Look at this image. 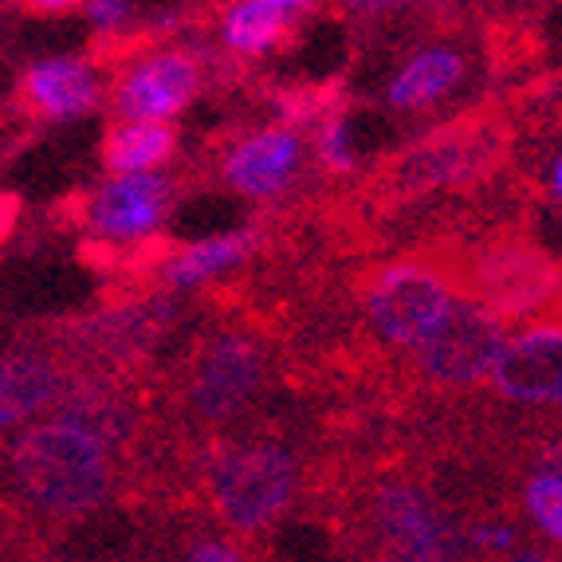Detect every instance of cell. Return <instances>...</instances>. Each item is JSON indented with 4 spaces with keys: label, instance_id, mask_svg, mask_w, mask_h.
Here are the masks:
<instances>
[{
    "label": "cell",
    "instance_id": "6da1fadb",
    "mask_svg": "<svg viewBox=\"0 0 562 562\" xmlns=\"http://www.w3.org/2000/svg\"><path fill=\"white\" fill-rule=\"evenodd\" d=\"M111 445L87 425L40 422L20 432L12 445V480L32 507L47 516H83L103 504L111 492Z\"/></svg>",
    "mask_w": 562,
    "mask_h": 562
},
{
    "label": "cell",
    "instance_id": "7a4b0ae2",
    "mask_svg": "<svg viewBox=\"0 0 562 562\" xmlns=\"http://www.w3.org/2000/svg\"><path fill=\"white\" fill-rule=\"evenodd\" d=\"M300 464L288 445L252 441L225 452L213 472V504L236 535H260L295 499Z\"/></svg>",
    "mask_w": 562,
    "mask_h": 562
},
{
    "label": "cell",
    "instance_id": "3957f363",
    "mask_svg": "<svg viewBox=\"0 0 562 562\" xmlns=\"http://www.w3.org/2000/svg\"><path fill=\"white\" fill-rule=\"evenodd\" d=\"M457 291L429 263H394L366 288V319L390 347L413 350L449 319Z\"/></svg>",
    "mask_w": 562,
    "mask_h": 562
},
{
    "label": "cell",
    "instance_id": "277c9868",
    "mask_svg": "<svg viewBox=\"0 0 562 562\" xmlns=\"http://www.w3.org/2000/svg\"><path fill=\"white\" fill-rule=\"evenodd\" d=\"M507 342V327L499 311L484 303L457 300L449 319L432 330L425 342H417V374L432 385H476L492 374V362Z\"/></svg>",
    "mask_w": 562,
    "mask_h": 562
},
{
    "label": "cell",
    "instance_id": "5b68a950",
    "mask_svg": "<svg viewBox=\"0 0 562 562\" xmlns=\"http://www.w3.org/2000/svg\"><path fill=\"white\" fill-rule=\"evenodd\" d=\"M263 385V350L252 335H221L198 358L189 402L201 422H233Z\"/></svg>",
    "mask_w": 562,
    "mask_h": 562
},
{
    "label": "cell",
    "instance_id": "8992f818",
    "mask_svg": "<svg viewBox=\"0 0 562 562\" xmlns=\"http://www.w3.org/2000/svg\"><path fill=\"white\" fill-rule=\"evenodd\" d=\"M173 186L161 173H114L106 186H99L87 198V225L99 240L134 244L158 233L166 221Z\"/></svg>",
    "mask_w": 562,
    "mask_h": 562
},
{
    "label": "cell",
    "instance_id": "52a82bcc",
    "mask_svg": "<svg viewBox=\"0 0 562 562\" xmlns=\"http://www.w3.org/2000/svg\"><path fill=\"white\" fill-rule=\"evenodd\" d=\"M487 382L507 402L562 409V327H535L507 338Z\"/></svg>",
    "mask_w": 562,
    "mask_h": 562
},
{
    "label": "cell",
    "instance_id": "ba28073f",
    "mask_svg": "<svg viewBox=\"0 0 562 562\" xmlns=\"http://www.w3.org/2000/svg\"><path fill=\"white\" fill-rule=\"evenodd\" d=\"M201 91V64L189 52H158L134 64L114 87L119 119H178Z\"/></svg>",
    "mask_w": 562,
    "mask_h": 562
},
{
    "label": "cell",
    "instance_id": "9c48e42d",
    "mask_svg": "<svg viewBox=\"0 0 562 562\" xmlns=\"http://www.w3.org/2000/svg\"><path fill=\"white\" fill-rule=\"evenodd\" d=\"M374 524L382 543L405 559H452V554H460V547H452L449 524L422 487H382L374 499Z\"/></svg>",
    "mask_w": 562,
    "mask_h": 562
},
{
    "label": "cell",
    "instance_id": "30bf717a",
    "mask_svg": "<svg viewBox=\"0 0 562 562\" xmlns=\"http://www.w3.org/2000/svg\"><path fill=\"white\" fill-rule=\"evenodd\" d=\"M225 181L244 198L268 201L295 186L303 169V138L291 126H268L236 142L225 158Z\"/></svg>",
    "mask_w": 562,
    "mask_h": 562
},
{
    "label": "cell",
    "instance_id": "8fae6325",
    "mask_svg": "<svg viewBox=\"0 0 562 562\" xmlns=\"http://www.w3.org/2000/svg\"><path fill=\"white\" fill-rule=\"evenodd\" d=\"M16 103L29 119L71 122L99 106V79L94 67L79 56H52L32 64L16 87Z\"/></svg>",
    "mask_w": 562,
    "mask_h": 562
},
{
    "label": "cell",
    "instance_id": "7c38bea8",
    "mask_svg": "<svg viewBox=\"0 0 562 562\" xmlns=\"http://www.w3.org/2000/svg\"><path fill=\"white\" fill-rule=\"evenodd\" d=\"M469 76V64L457 47H425L413 59H405V67L390 79L385 87V103L397 114H417L437 106L441 99H449Z\"/></svg>",
    "mask_w": 562,
    "mask_h": 562
},
{
    "label": "cell",
    "instance_id": "4fadbf2b",
    "mask_svg": "<svg viewBox=\"0 0 562 562\" xmlns=\"http://www.w3.org/2000/svg\"><path fill=\"white\" fill-rule=\"evenodd\" d=\"M64 394V374L47 358L12 355L0 358V429L32 422Z\"/></svg>",
    "mask_w": 562,
    "mask_h": 562
},
{
    "label": "cell",
    "instance_id": "5bb4252c",
    "mask_svg": "<svg viewBox=\"0 0 562 562\" xmlns=\"http://www.w3.org/2000/svg\"><path fill=\"white\" fill-rule=\"evenodd\" d=\"M99 154L111 173H146L178 154V131L166 119H119Z\"/></svg>",
    "mask_w": 562,
    "mask_h": 562
},
{
    "label": "cell",
    "instance_id": "9a60e30c",
    "mask_svg": "<svg viewBox=\"0 0 562 562\" xmlns=\"http://www.w3.org/2000/svg\"><path fill=\"white\" fill-rule=\"evenodd\" d=\"M252 248H256V233H248V228L186 244V248H178V252L161 263V280H166V288H178V291L201 288V283L240 268L252 256Z\"/></svg>",
    "mask_w": 562,
    "mask_h": 562
},
{
    "label": "cell",
    "instance_id": "2e32d148",
    "mask_svg": "<svg viewBox=\"0 0 562 562\" xmlns=\"http://www.w3.org/2000/svg\"><path fill=\"white\" fill-rule=\"evenodd\" d=\"M221 36L236 56H263L288 36V9H280L272 0H236L225 12Z\"/></svg>",
    "mask_w": 562,
    "mask_h": 562
},
{
    "label": "cell",
    "instance_id": "e0dca14e",
    "mask_svg": "<svg viewBox=\"0 0 562 562\" xmlns=\"http://www.w3.org/2000/svg\"><path fill=\"white\" fill-rule=\"evenodd\" d=\"M524 512L539 535L562 547V472L543 469L535 472L524 487Z\"/></svg>",
    "mask_w": 562,
    "mask_h": 562
},
{
    "label": "cell",
    "instance_id": "ac0fdd59",
    "mask_svg": "<svg viewBox=\"0 0 562 562\" xmlns=\"http://www.w3.org/2000/svg\"><path fill=\"white\" fill-rule=\"evenodd\" d=\"M319 158L330 173H350L358 166V150H355V134H350L347 119H330L323 122L319 131Z\"/></svg>",
    "mask_w": 562,
    "mask_h": 562
},
{
    "label": "cell",
    "instance_id": "d6986e66",
    "mask_svg": "<svg viewBox=\"0 0 562 562\" xmlns=\"http://www.w3.org/2000/svg\"><path fill=\"white\" fill-rule=\"evenodd\" d=\"M87 16H91L94 32L114 36V32L131 20V4H126V0H87Z\"/></svg>",
    "mask_w": 562,
    "mask_h": 562
},
{
    "label": "cell",
    "instance_id": "ffe728a7",
    "mask_svg": "<svg viewBox=\"0 0 562 562\" xmlns=\"http://www.w3.org/2000/svg\"><path fill=\"white\" fill-rule=\"evenodd\" d=\"M472 543L476 551H492V554H516V531L504 524H484L472 531Z\"/></svg>",
    "mask_w": 562,
    "mask_h": 562
},
{
    "label": "cell",
    "instance_id": "44dd1931",
    "mask_svg": "<svg viewBox=\"0 0 562 562\" xmlns=\"http://www.w3.org/2000/svg\"><path fill=\"white\" fill-rule=\"evenodd\" d=\"M189 559H198V562H233L240 559V551L228 543H221V539H205V543H193L189 547Z\"/></svg>",
    "mask_w": 562,
    "mask_h": 562
},
{
    "label": "cell",
    "instance_id": "7402d4cb",
    "mask_svg": "<svg viewBox=\"0 0 562 562\" xmlns=\"http://www.w3.org/2000/svg\"><path fill=\"white\" fill-rule=\"evenodd\" d=\"M402 4H409V0H338V9H347L350 16H385Z\"/></svg>",
    "mask_w": 562,
    "mask_h": 562
},
{
    "label": "cell",
    "instance_id": "603a6c76",
    "mask_svg": "<svg viewBox=\"0 0 562 562\" xmlns=\"http://www.w3.org/2000/svg\"><path fill=\"white\" fill-rule=\"evenodd\" d=\"M87 0H20V9L32 12V16H64V12H76Z\"/></svg>",
    "mask_w": 562,
    "mask_h": 562
},
{
    "label": "cell",
    "instance_id": "cb8c5ba5",
    "mask_svg": "<svg viewBox=\"0 0 562 562\" xmlns=\"http://www.w3.org/2000/svg\"><path fill=\"white\" fill-rule=\"evenodd\" d=\"M16 216H20V198H12V193H0V240L16 228Z\"/></svg>",
    "mask_w": 562,
    "mask_h": 562
},
{
    "label": "cell",
    "instance_id": "d4e9b609",
    "mask_svg": "<svg viewBox=\"0 0 562 562\" xmlns=\"http://www.w3.org/2000/svg\"><path fill=\"white\" fill-rule=\"evenodd\" d=\"M551 189H554V198L562 201V158H554V166H551Z\"/></svg>",
    "mask_w": 562,
    "mask_h": 562
},
{
    "label": "cell",
    "instance_id": "484cf974",
    "mask_svg": "<svg viewBox=\"0 0 562 562\" xmlns=\"http://www.w3.org/2000/svg\"><path fill=\"white\" fill-rule=\"evenodd\" d=\"M272 4H280V9H303V4H311V0H272Z\"/></svg>",
    "mask_w": 562,
    "mask_h": 562
},
{
    "label": "cell",
    "instance_id": "4316f807",
    "mask_svg": "<svg viewBox=\"0 0 562 562\" xmlns=\"http://www.w3.org/2000/svg\"><path fill=\"white\" fill-rule=\"evenodd\" d=\"M0 114H4V106H0Z\"/></svg>",
    "mask_w": 562,
    "mask_h": 562
}]
</instances>
